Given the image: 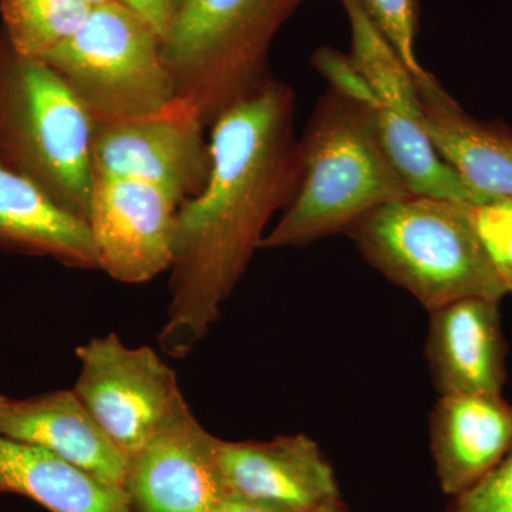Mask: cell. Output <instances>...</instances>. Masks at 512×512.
Returning <instances> with one entry per match:
<instances>
[{"instance_id": "6da1fadb", "label": "cell", "mask_w": 512, "mask_h": 512, "mask_svg": "<svg viewBox=\"0 0 512 512\" xmlns=\"http://www.w3.org/2000/svg\"><path fill=\"white\" fill-rule=\"evenodd\" d=\"M295 92L272 79L212 124L211 170L200 194L178 211L171 301L158 342L184 357L208 335L268 225L301 180Z\"/></svg>"}, {"instance_id": "7a4b0ae2", "label": "cell", "mask_w": 512, "mask_h": 512, "mask_svg": "<svg viewBox=\"0 0 512 512\" xmlns=\"http://www.w3.org/2000/svg\"><path fill=\"white\" fill-rule=\"evenodd\" d=\"M298 188L261 249L306 247L412 195L384 153L370 104L329 87L299 138Z\"/></svg>"}, {"instance_id": "3957f363", "label": "cell", "mask_w": 512, "mask_h": 512, "mask_svg": "<svg viewBox=\"0 0 512 512\" xmlns=\"http://www.w3.org/2000/svg\"><path fill=\"white\" fill-rule=\"evenodd\" d=\"M471 207L407 195L363 215L345 234L373 268L429 312L464 298L501 302L508 293L478 235Z\"/></svg>"}, {"instance_id": "277c9868", "label": "cell", "mask_w": 512, "mask_h": 512, "mask_svg": "<svg viewBox=\"0 0 512 512\" xmlns=\"http://www.w3.org/2000/svg\"><path fill=\"white\" fill-rule=\"evenodd\" d=\"M94 123L59 74L0 33V161L87 222Z\"/></svg>"}, {"instance_id": "5b68a950", "label": "cell", "mask_w": 512, "mask_h": 512, "mask_svg": "<svg viewBox=\"0 0 512 512\" xmlns=\"http://www.w3.org/2000/svg\"><path fill=\"white\" fill-rule=\"evenodd\" d=\"M308 0H187L164 36L161 52L177 97L211 127L222 114L271 82L276 33Z\"/></svg>"}, {"instance_id": "8992f818", "label": "cell", "mask_w": 512, "mask_h": 512, "mask_svg": "<svg viewBox=\"0 0 512 512\" xmlns=\"http://www.w3.org/2000/svg\"><path fill=\"white\" fill-rule=\"evenodd\" d=\"M42 60L94 124L151 113L177 97L160 35L119 0L94 6L79 32Z\"/></svg>"}, {"instance_id": "52a82bcc", "label": "cell", "mask_w": 512, "mask_h": 512, "mask_svg": "<svg viewBox=\"0 0 512 512\" xmlns=\"http://www.w3.org/2000/svg\"><path fill=\"white\" fill-rule=\"evenodd\" d=\"M76 356L74 393L127 460L191 410L174 370L150 346L130 348L111 332Z\"/></svg>"}, {"instance_id": "ba28073f", "label": "cell", "mask_w": 512, "mask_h": 512, "mask_svg": "<svg viewBox=\"0 0 512 512\" xmlns=\"http://www.w3.org/2000/svg\"><path fill=\"white\" fill-rule=\"evenodd\" d=\"M205 128L200 111L181 97L151 113L94 124L93 177L143 181L184 204L200 194L210 175Z\"/></svg>"}, {"instance_id": "9c48e42d", "label": "cell", "mask_w": 512, "mask_h": 512, "mask_svg": "<svg viewBox=\"0 0 512 512\" xmlns=\"http://www.w3.org/2000/svg\"><path fill=\"white\" fill-rule=\"evenodd\" d=\"M93 183L87 225L99 269L121 284L138 285L170 271L181 202L156 185L101 177Z\"/></svg>"}, {"instance_id": "30bf717a", "label": "cell", "mask_w": 512, "mask_h": 512, "mask_svg": "<svg viewBox=\"0 0 512 512\" xmlns=\"http://www.w3.org/2000/svg\"><path fill=\"white\" fill-rule=\"evenodd\" d=\"M217 437L191 410L128 458L130 512H211L227 497Z\"/></svg>"}, {"instance_id": "8fae6325", "label": "cell", "mask_w": 512, "mask_h": 512, "mask_svg": "<svg viewBox=\"0 0 512 512\" xmlns=\"http://www.w3.org/2000/svg\"><path fill=\"white\" fill-rule=\"evenodd\" d=\"M217 461L228 495L293 512L342 497L332 464L306 434L268 441L218 439Z\"/></svg>"}, {"instance_id": "7c38bea8", "label": "cell", "mask_w": 512, "mask_h": 512, "mask_svg": "<svg viewBox=\"0 0 512 512\" xmlns=\"http://www.w3.org/2000/svg\"><path fill=\"white\" fill-rule=\"evenodd\" d=\"M500 305L464 298L429 312L426 355L440 396H503L507 342Z\"/></svg>"}, {"instance_id": "4fadbf2b", "label": "cell", "mask_w": 512, "mask_h": 512, "mask_svg": "<svg viewBox=\"0 0 512 512\" xmlns=\"http://www.w3.org/2000/svg\"><path fill=\"white\" fill-rule=\"evenodd\" d=\"M420 123L444 161L485 202L512 200V131L474 119L426 69L413 74Z\"/></svg>"}, {"instance_id": "5bb4252c", "label": "cell", "mask_w": 512, "mask_h": 512, "mask_svg": "<svg viewBox=\"0 0 512 512\" xmlns=\"http://www.w3.org/2000/svg\"><path fill=\"white\" fill-rule=\"evenodd\" d=\"M0 434L45 448L104 483L124 488L128 461L73 389L15 399L0 394Z\"/></svg>"}, {"instance_id": "9a60e30c", "label": "cell", "mask_w": 512, "mask_h": 512, "mask_svg": "<svg viewBox=\"0 0 512 512\" xmlns=\"http://www.w3.org/2000/svg\"><path fill=\"white\" fill-rule=\"evenodd\" d=\"M511 446L512 404L504 396H440L431 412V457L448 497L476 484Z\"/></svg>"}, {"instance_id": "2e32d148", "label": "cell", "mask_w": 512, "mask_h": 512, "mask_svg": "<svg viewBox=\"0 0 512 512\" xmlns=\"http://www.w3.org/2000/svg\"><path fill=\"white\" fill-rule=\"evenodd\" d=\"M0 249L52 258L67 268L99 269L86 221L73 217L0 161Z\"/></svg>"}, {"instance_id": "e0dca14e", "label": "cell", "mask_w": 512, "mask_h": 512, "mask_svg": "<svg viewBox=\"0 0 512 512\" xmlns=\"http://www.w3.org/2000/svg\"><path fill=\"white\" fill-rule=\"evenodd\" d=\"M50 512H130L124 488L104 483L45 448L0 434V494Z\"/></svg>"}, {"instance_id": "ac0fdd59", "label": "cell", "mask_w": 512, "mask_h": 512, "mask_svg": "<svg viewBox=\"0 0 512 512\" xmlns=\"http://www.w3.org/2000/svg\"><path fill=\"white\" fill-rule=\"evenodd\" d=\"M370 107L384 153L409 194L483 204L440 156L420 120L390 109L379 100Z\"/></svg>"}, {"instance_id": "d6986e66", "label": "cell", "mask_w": 512, "mask_h": 512, "mask_svg": "<svg viewBox=\"0 0 512 512\" xmlns=\"http://www.w3.org/2000/svg\"><path fill=\"white\" fill-rule=\"evenodd\" d=\"M350 23L352 57L377 100L390 109L420 120L413 74L397 55L360 0H340Z\"/></svg>"}, {"instance_id": "ffe728a7", "label": "cell", "mask_w": 512, "mask_h": 512, "mask_svg": "<svg viewBox=\"0 0 512 512\" xmlns=\"http://www.w3.org/2000/svg\"><path fill=\"white\" fill-rule=\"evenodd\" d=\"M92 9L86 0H8L0 5L3 35L20 55L42 59L79 32Z\"/></svg>"}, {"instance_id": "44dd1931", "label": "cell", "mask_w": 512, "mask_h": 512, "mask_svg": "<svg viewBox=\"0 0 512 512\" xmlns=\"http://www.w3.org/2000/svg\"><path fill=\"white\" fill-rule=\"evenodd\" d=\"M360 2L384 36L392 43L407 69L412 74L420 73L423 66L416 55V36L419 29L417 0H360Z\"/></svg>"}, {"instance_id": "7402d4cb", "label": "cell", "mask_w": 512, "mask_h": 512, "mask_svg": "<svg viewBox=\"0 0 512 512\" xmlns=\"http://www.w3.org/2000/svg\"><path fill=\"white\" fill-rule=\"evenodd\" d=\"M471 215L505 291L512 293V200L473 205Z\"/></svg>"}, {"instance_id": "603a6c76", "label": "cell", "mask_w": 512, "mask_h": 512, "mask_svg": "<svg viewBox=\"0 0 512 512\" xmlns=\"http://www.w3.org/2000/svg\"><path fill=\"white\" fill-rule=\"evenodd\" d=\"M446 512H512V446L476 484L450 497Z\"/></svg>"}, {"instance_id": "cb8c5ba5", "label": "cell", "mask_w": 512, "mask_h": 512, "mask_svg": "<svg viewBox=\"0 0 512 512\" xmlns=\"http://www.w3.org/2000/svg\"><path fill=\"white\" fill-rule=\"evenodd\" d=\"M128 9L146 20L160 37L164 36L178 10L183 8L187 0H119Z\"/></svg>"}, {"instance_id": "d4e9b609", "label": "cell", "mask_w": 512, "mask_h": 512, "mask_svg": "<svg viewBox=\"0 0 512 512\" xmlns=\"http://www.w3.org/2000/svg\"><path fill=\"white\" fill-rule=\"evenodd\" d=\"M211 512H293L238 495H227Z\"/></svg>"}, {"instance_id": "484cf974", "label": "cell", "mask_w": 512, "mask_h": 512, "mask_svg": "<svg viewBox=\"0 0 512 512\" xmlns=\"http://www.w3.org/2000/svg\"><path fill=\"white\" fill-rule=\"evenodd\" d=\"M309 512H350L346 504L343 503L342 497L335 498V500L328 501V503L319 505L315 510Z\"/></svg>"}, {"instance_id": "4316f807", "label": "cell", "mask_w": 512, "mask_h": 512, "mask_svg": "<svg viewBox=\"0 0 512 512\" xmlns=\"http://www.w3.org/2000/svg\"><path fill=\"white\" fill-rule=\"evenodd\" d=\"M86 2L94 8V6L104 5V3L111 2V0H86Z\"/></svg>"}, {"instance_id": "83f0119b", "label": "cell", "mask_w": 512, "mask_h": 512, "mask_svg": "<svg viewBox=\"0 0 512 512\" xmlns=\"http://www.w3.org/2000/svg\"><path fill=\"white\" fill-rule=\"evenodd\" d=\"M8 2V0H0V5H3V3Z\"/></svg>"}]
</instances>
